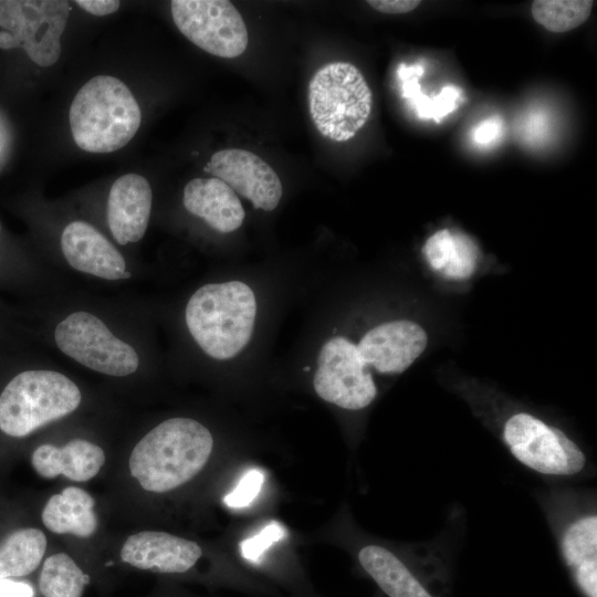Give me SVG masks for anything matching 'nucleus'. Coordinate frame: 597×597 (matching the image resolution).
Returning <instances> with one entry per match:
<instances>
[{"instance_id":"nucleus-1","label":"nucleus","mask_w":597,"mask_h":597,"mask_svg":"<svg viewBox=\"0 0 597 597\" xmlns=\"http://www.w3.org/2000/svg\"><path fill=\"white\" fill-rule=\"evenodd\" d=\"M213 447L211 432L190 418H171L146 433L129 457V470L143 489L164 493L197 475Z\"/></svg>"},{"instance_id":"nucleus-2","label":"nucleus","mask_w":597,"mask_h":597,"mask_svg":"<svg viewBox=\"0 0 597 597\" xmlns=\"http://www.w3.org/2000/svg\"><path fill=\"white\" fill-rule=\"evenodd\" d=\"M256 315L253 291L241 281L199 287L186 306L187 327L210 357L237 356L250 342Z\"/></svg>"},{"instance_id":"nucleus-3","label":"nucleus","mask_w":597,"mask_h":597,"mask_svg":"<svg viewBox=\"0 0 597 597\" xmlns=\"http://www.w3.org/2000/svg\"><path fill=\"white\" fill-rule=\"evenodd\" d=\"M75 144L95 154L127 145L137 133L142 113L130 90L117 77L97 75L76 93L69 113Z\"/></svg>"},{"instance_id":"nucleus-4","label":"nucleus","mask_w":597,"mask_h":597,"mask_svg":"<svg viewBox=\"0 0 597 597\" xmlns=\"http://www.w3.org/2000/svg\"><path fill=\"white\" fill-rule=\"evenodd\" d=\"M373 94L352 63L333 62L318 69L308 83V107L316 129L334 142L353 138L367 123Z\"/></svg>"},{"instance_id":"nucleus-5","label":"nucleus","mask_w":597,"mask_h":597,"mask_svg":"<svg viewBox=\"0 0 597 597\" xmlns=\"http://www.w3.org/2000/svg\"><path fill=\"white\" fill-rule=\"evenodd\" d=\"M82 399L78 387L53 370H25L0 395V430L21 438L73 412Z\"/></svg>"},{"instance_id":"nucleus-6","label":"nucleus","mask_w":597,"mask_h":597,"mask_svg":"<svg viewBox=\"0 0 597 597\" xmlns=\"http://www.w3.org/2000/svg\"><path fill=\"white\" fill-rule=\"evenodd\" d=\"M64 0L0 1V48H21L35 64L46 67L61 55V35L70 15Z\"/></svg>"},{"instance_id":"nucleus-7","label":"nucleus","mask_w":597,"mask_h":597,"mask_svg":"<svg viewBox=\"0 0 597 597\" xmlns=\"http://www.w3.org/2000/svg\"><path fill=\"white\" fill-rule=\"evenodd\" d=\"M503 438L522 464L542 474L575 475L586 463L584 452L561 429L526 412L506 420Z\"/></svg>"},{"instance_id":"nucleus-8","label":"nucleus","mask_w":597,"mask_h":597,"mask_svg":"<svg viewBox=\"0 0 597 597\" xmlns=\"http://www.w3.org/2000/svg\"><path fill=\"white\" fill-rule=\"evenodd\" d=\"M54 337L65 355L95 371L123 377L138 368L136 350L91 313L70 314L57 324Z\"/></svg>"},{"instance_id":"nucleus-9","label":"nucleus","mask_w":597,"mask_h":597,"mask_svg":"<svg viewBox=\"0 0 597 597\" xmlns=\"http://www.w3.org/2000/svg\"><path fill=\"white\" fill-rule=\"evenodd\" d=\"M171 17L178 30L201 50L224 59L248 48L245 22L228 0H172Z\"/></svg>"},{"instance_id":"nucleus-10","label":"nucleus","mask_w":597,"mask_h":597,"mask_svg":"<svg viewBox=\"0 0 597 597\" xmlns=\"http://www.w3.org/2000/svg\"><path fill=\"white\" fill-rule=\"evenodd\" d=\"M313 386L323 400L348 410L367 407L377 395L357 345L344 336H334L322 345Z\"/></svg>"},{"instance_id":"nucleus-11","label":"nucleus","mask_w":597,"mask_h":597,"mask_svg":"<svg viewBox=\"0 0 597 597\" xmlns=\"http://www.w3.org/2000/svg\"><path fill=\"white\" fill-rule=\"evenodd\" d=\"M203 170L250 200L255 209L272 211L282 198L283 189L277 174L249 150L226 148L216 151Z\"/></svg>"},{"instance_id":"nucleus-12","label":"nucleus","mask_w":597,"mask_h":597,"mask_svg":"<svg viewBox=\"0 0 597 597\" xmlns=\"http://www.w3.org/2000/svg\"><path fill=\"white\" fill-rule=\"evenodd\" d=\"M426 331L416 322L395 320L369 329L357 344L369 367L381 374H400L425 352Z\"/></svg>"},{"instance_id":"nucleus-13","label":"nucleus","mask_w":597,"mask_h":597,"mask_svg":"<svg viewBox=\"0 0 597 597\" xmlns=\"http://www.w3.org/2000/svg\"><path fill=\"white\" fill-rule=\"evenodd\" d=\"M200 546L165 532L143 531L130 535L121 549L123 562L145 570L182 574L201 557Z\"/></svg>"},{"instance_id":"nucleus-14","label":"nucleus","mask_w":597,"mask_h":597,"mask_svg":"<svg viewBox=\"0 0 597 597\" xmlns=\"http://www.w3.org/2000/svg\"><path fill=\"white\" fill-rule=\"evenodd\" d=\"M61 248L69 264L80 272L105 280H126L132 275L121 252L85 221H73L64 228Z\"/></svg>"},{"instance_id":"nucleus-15","label":"nucleus","mask_w":597,"mask_h":597,"mask_svg":"<svg viewBox=\"0 0 597 597\" xmlns=\"http://www.w3.org/2000/svg\"><path fill=\"white\" fill-rule=\"evenodd\" d=\"M153 191L138 174H125L114 181L107 200V222L117 243L138 242L150 217Z\"/></svg>"},{"instance_id":"nucleus-16","label":"nucleus","mask_w":597,"mask_h":597,"mask_svg":"<svg viewBox=\"0 0 597 597\" xmlns=\"http://www.w3.org/2000/svg\"><path fill=\"white\" fill-rule=\"evenodd\" d=\"M187 211L205 220L212 229L229 233L243 223L245 212L237 193L218 178H195L184 188Z\"/></svg>"},{"instance_id":"nucleus-17","label":"nucleus","mask_w":597,"mask_h":597,"mask_svg":"<svg viewBox=\"0 0 597 597\" xmlns=\"http://www.w3.org/2000/svg\"><path fill=\"white\" fill-rule=\"evenodd\" d=\"M34 470L43 478L52 479L60 474L84 482L94 478L105 463L102 448L83 439H74L63 447L42 444L31 457Z\"/></svg>"},{"instance_id":"nucleus-18","label":"nucleus","mask_w":597,"mask_h":597,"mask_svg":"<svg viewBox=\"0 0 597 597\" xmlns=\"http://www.w3.org/2000/svg\"><path fill=\"white\" fill-rule=\"evenodd\" d=\"M358 561L387 597H434L397 555L383 546L363 547Z\"/></svg>"},{"instance_id":"nucleus-19","label":"nucleus","mask_w":597,"mask_h":597,"mask_svg":"<svg viewBox=\"0 0 597 597\" xmlns=\"http://www.w3.org/2000/svg\"><path fill=\"white\" fill-rule=\"evenodd\" d=\"M562 552L586 597H597V516L573 522L562 538Z\"/></svg>"},{"instance_id":"nucleus-20","label":"nucleus","mask_w":597,"mask_h":597,"mask_svg":"<svg viewBox=\"0 0 597 597\" xmlns=\"http://www.w3.org/2000/svg\"><path fill=\"white\" fill-rule=\"evenodd\" d=\"M94 504L86 491L69 486L49 499L41 514L42 522L53 533L90 537L97 528Z\"/></svg>"},{"instance_id":"nucleus-21","label":"nucleus","mask_w":597,"mask_h":597,"mask_svg":"<svg viewBox=\"0 0 597 597\" xmlns=\"http://www.w3.org/2000/svg\"><path fill=\"white\" fill-rule=\"evenodd\" d=\"M476 253V245L467 234L449 229L434 232L423 245L431 268L452 279H464L473 273Z\"/></svg>"},{"instance_id":"nucleus-22","label":"nucleus","mask_w":597,"mask_h":597,"mask_svg":"<svg viewBox=\"0 0 597 597\" xmlns=\"http://www.w3.org/2000/svg\"><path fill=\"white\" fill-rule=\"evenodd\" d=\"M46 537L38 528L18 530L0 544V579L25 576L40 564Z\"/></svg>"},{"instance_id":"nucleus-23","label":"nucleus","mask_w":597,"mask_h":597,"mask_svg":"<svg viewBox=\"0 0 597 597\" xmlns=\"http://www.w3.org/2000/svg\"><path fill=\"white\" fill-rule=\"evenodd\" d=\"M90 577L65 553L45 559L39 577L40 591L44 597H82Z\"/></svg>"},{"instance_id":"nucleus-24","label":"nucleus","mask_w":597,"mask_h":597,"mask_svg":"<svg viewBox=\"0 0 597 597\" xmlns=\"http://www.w3.org/2000/svg\"><path fill=\"white\" fill-rule=\"evenodd\" d=\"M593 6L591 0H535L531 13L547 31L563 33L585 23Z\"/></svg>"},{"instance_id":"nucleus-25","label":"nucleus","mask_w":597,"mask_h":597,"mask_svg":"<svg viewBox=\"0 0 597 597\" xmlns=\"http://www.w3.org/2000/svg\"><path fill=\"white\" fill-rule=\"evenodd\" d=\"M284 535V527L280 523L273 521L256 535L240 542L241 555L244 559L259 565L262 563L266 549L272 544L283 538Z\"/></svg>"},{"instance_id":"nucleus-26","label":"nucleus","mask_w":597,"mask_h":597,"mask_svg":"<svg viewBox=\"0 0 597 597\" xmlns=\"http://www.w3.org/2000/svg\"><path fill=\"white\" fill-rule=\"evenodd\" d=\"M264 481V474L259 469L248 470L232 492L224 496L223 502L229 507L249 505L259 494Z\"/></svg>"},{"instance_id":"nucleus-27","label":"nucleus","mask_w":597,"mask_h":597,"mask_svg":"<svg viewBox=\"0 0 597 597\" xmlns=\"http://www.w3.org/2000/svg\"><path fill=\"white\" fill-rule=\"evenodd\" d=\"M367 3L381 13L399 14L415 10L421 2L419 0H368Z\"/></svg>"},{"instance_id":"nucleus-28","label":"nucleus","mask_w":597,"mask_h":597,"mask_svg":"<svg viewBox=\"0 0 597 597\" xmlns=\"http://www.w3.org/2000/svg\"><path fill=\"white\" fill-rule=\"evenodd\" d=\"M75 3L84 11L97 17L116 12L121 4L117 0H76Z\"/></svg>"},{"instance_id":"nucleus-29","label":"nucleus","mask_w":597,"mask_h":597,"mask_svg":"<svg viewBox=\"0 0 597 597\" xmlns=\"http://www.w3.org/2000/svg\"><path fill=\"white\" fill-rule=\"evenodd\" d=\"M502 126L498 118H489L476 127L474 139L481 145L493 142L501 135Z\"/></svg>"},{"instance_id":"nucleus-30","label":"nucleus","mask_w":597,"mask_h":597,"mask_svg":"<svg viewBox=\"0 0 597 597\" xmlns=\"http://www.w3.org/2000/svg\"><path fill=\"white\" fill-rule=\"evenodd\" d=\"M0 597H33V589L23 582L0 579Z\"/></svg>"}]
</instances>
